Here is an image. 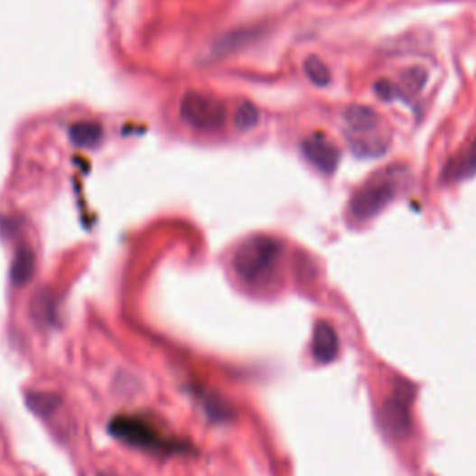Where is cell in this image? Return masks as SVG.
I'll return each instance as SVG.
<instances>
[{"label": "cell", "mask_w": 476, "mask_h": 476, "mask_svg": "<svg viewBox=\"0 0 476 476\" xmlns=\"http://www.w3.org/2000/svg\"><path fill=\"white\" fill-rule=\"evenodd\" d=\"M474 175H476V138L445 170V179L449 181H463Z\"/></svg>", "instance_id": "cell-9"}, {"label": "cell", "mask_w": 476, "mask_h": 476, "mask_svg": "<svg viewBox=\"0 0 476 476\" xmlns=\"http://www.w3.org/2000/svg\"><path fill=\"white\" fill-rule=\"evenodd\" d=\"M313 356L314 359L326 365L331 363L339 352V339L335 330L328 324V322H319L314 326V333H313Z\"/></svg>", "instance_id": "cell-8"}, {"label": "cell", "mask_w": 476, "mask_h": 476, "mask_svg": "<svg viewBox=\"0 0 476 476\" xmlns=\"http://www.w3.org/2000/svg\"><path fill=\"white\" fill-rule=\"evenodd\" d=\"M346 138L358 156L376 158L389 147V135L384 121L372 108L354 105L344 112Z\"/></svg>", "instance_id": "cell-2"}, {"label": "cell", "mask_w": 476, "mask_h": 476, "mask_svg": "<svg viewBox=\"0 0 476 476\" xmlns=\"http://www.w3.org/2000/svg\"><path fill=\"white\" fill-rule=\"evenodd\" d=\"M382 428L393 439H402L411 430V414L407 397L393 395L382 406V417H379Z\"/></svg>", "instance_id": "cell-6"}, {"label": "cell", "mask_w": 476, "mask_h": 476, "mask_svg": "<svg viewBox=\"0 0 476 476\" xmlns=\"http://www.w3.org/2000/svg\"><path fill=\"white\" fill-rule=\"evenodd\" d=\"M108 434L133 449L149 453H164L168 449V443L158 435V430L138 415H116L108 423Z\"/></svg>", "instance_id": "cell-4"}, {"label": "cell", "mask_w": 476, "mask_h": 476, "mask_svg": "<svg viewBox=\"0 0 476 476\" xmlns=\"http://www.w3.org/2000/svg\"><path fill=\"white\" fill-rule=\"evenodd\" d=\"M305 73H307L309 80L316 86H328L331 80V73L326 68V63L316 56H309L305 60Z\"/></svg>", "instance_id": "cell-12"}, {"label": "cell", "mask_w": 476, "mask_h": 476, "mask_svg": "<svg viewBox=\"0 0 476 476\" xmlns=\"http://www.w3.org/2000/svg\"><path fill=\"white\" fill-rule=\"evenodd\" d=\"M32 314H34V321L40 326H49L54 321V307L52 302L47 294H40L34 302V307H32Z\"/></svg>", "instance_id": "cell-15"}, {"label": "cell", "mask_w": 476, "mask_h": 476, "mask_svg": "<svg viewBox=\"0 0 476 476\" xmlns=\"http://www.w3.org/2000/svg\"><path fill=\"white\" fill-rule=\"evenodd\" d=\"M425 80H426V73L423 70H419V68L409 70L407 73L402 75V80H400V86L404 88L402 95H406L407 98V95H414V93L421 91V88L425 86Z\"/></svg>", "instance_id": "cell-16"}, {"label": "cell", "mask_w": 476, "mask_h": 476, "mask_svg": "<svg viewBox=\"0 0 476 476\" xmlns=\"http://www.w3.org/2000/svg\"><path fill=\"white\" fill-rule=\"evenodd\" d=\"M182 121L201 133H212L221 129L226 121V107L210 95L190 91L181 101Z\"/></svg>", "instance_id": "cell-5"}, {"label": "cell", "mask_w": 476, "mask_h": 476, "mask_svg": "<svg viewBox=\"0 0 476 476\" xmlns=\"http://www.w3.org/2000/svg\"><path fill=\"white\" fill-rule=\"evenodd\" d=\"M397 170L387 168L379 175L372 177L354 194L350 201V212L358 219H370L382 212L397 194Z\"/></svg>", "instance_id": "cell-3"}, {"label": "cell", "mask_w": 476, "mask_h": 476, "mask_svg": "<svg viewBox=\"0 0 476 476\" xmlns=\"http://www.w3.org/2000/svg\"><path fill=\"white\" fill-rule=\"evenodd\" d=\"M60 404H61L60 397H56L52 393L32 391L26 395V406L32 409V414H36L42 419H49L51 415H54L60 407Z\"/></svg>", "instance_id": "cell-10"}, {"label": "cell", "mask_w": 476, "mask_h": 476, "mask_svg": "<svg viewBox=\"0 0 476 476\" xmlns=\"http://www.w3.org/2000/svg\"><path fill=\"white\" fill-rule=\"evenodd\" d=\"M259 117L261 116H259V110L256 105L244 103V105H240V108L235 114V126L238 131H249L259 123Z\"/></svg>", "instance_id": "cell-13"}, {"label": "cell", "mask_w": 476, "mask_h": 476, "mask_svg": "<svg viewBox=\"0 0 476 476\" xmlns=\"http://www.w3.org/2000/svg\"><path fill=\"white\" fill-rule=\"evenodd\" d=\"M302 151L307 161L326 175L333 173L339 166V149L322 135H314L303 140Z\"/></svg>", "instance_id": "cell-7"}, {"label": "cell", "mask_w": 476, "mask_h": 476, "mask_svg": "<svg viewBox=\"0 0 476 476\" xmlns=\"http://www.w3.org/2000/svg\"><path fill=\"white\" fill-rule=\"evenodd\" d=\"M32 274H34V256L28 249H21L12 266V281L17 287H23L30 281Z\"/></svg>", "instance_id": "cell-11"}, {"label": "cell", "mask_w": 476, "mask_h": 476, "mask_svg": "<svg viewBox=\"0 0 476 476\" xmlns=\"http://www.w3.org/2000/svg\"><path fill=\"white\" fill-rule=\"evenodd\" d=\"M281 253L283 247L275 238L266 235H253L246 238L235 251V272L249 285H261L274 275Z\"/></svg>", "instance_id": "cell-1"}, {"label": "cell", "mask_w": 476, "mask_h": 476, "mask_svg": "<svg viewBox=\"0 0 476 476\" xmlns=\"http://www.w3.org/2000/svg\"><path fill=\"white\" fill-rule=\"evenodd\" d=\"M71 136L79 145H91L101 138V129L93 123H79L71 129Z\"/></svg>", "instance_id": "cell-14"}, {"label": "cell", "mask_w": 476, "mask_h": 476, "mask_svg": "<svg viewBox=\"0 0 476 476\" xmlns=\"http://www.w3.org/2000/svg\"><path fill=\"white\" fill-rule=\"evenodd\" d=\"M98 476H116V474H110V472H101V474H98Z\"/></svg>", "instance_id": "cell-17"}]
</instances>
